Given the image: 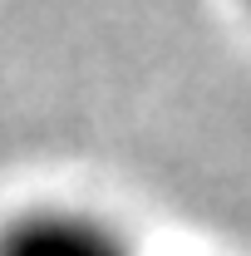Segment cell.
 I'll use <instances>...</instances> for the list:
<instances>
[{
	"instance_id": "6da1fadb",
	"label": "cell",
	"mask_w": 251,
	"mask_h": 256,
	"mask_svg": "<svg viewBox=\"0 0 251 256\" xmlns=\"http://www.w3.org/2000/svg\"><path fill=\"white\" fill-rule=\"evenodd\" d=\"M0 256H138L124 226L89 207H25L0 226Z\"/></svg>"
}]
</instances>
